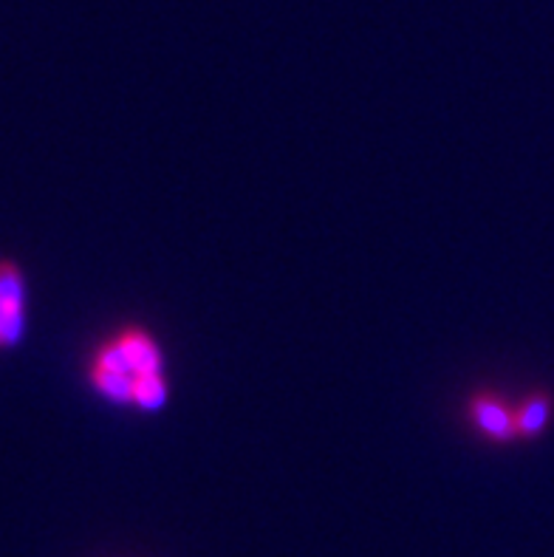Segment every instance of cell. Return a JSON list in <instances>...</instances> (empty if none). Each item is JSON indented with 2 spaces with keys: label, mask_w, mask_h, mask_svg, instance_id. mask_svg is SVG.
Segmentation results:
<instances>
[{
  "label": "cell",
  "mask_w": 554,
  "mask_h": 557,
  "mask_svg": "<svg viewBox=\"0 0 554 557\" xmlns=\"http://www.w3.org/2000/svg\"><path fill=\"white\" fill-rule=\"evenodd\" d=\"M26 304V283L21 269L12 261H0V346H14L23 337V314Z\"/></svg>",
  "instance_id": "obj_1"
},
{
  "label": "cell",
  "mask_w": 554,
  "mask_h": 557,
  "mask_svg": "<svg viewBox=\"0 0 554 557\" xmlns=\"http://www.w3.org/2000/svg\"><path fill=\"white\" fill-rule=\"evenodd\" d=\"M470 419L478 431L484 433L490 442H513L518 438V428H515V408L501 399V396L490 394V391H481L470 399Z\"/></svg>",
  "instance_id": "obj_2"
},
{
  "label": "cell",
  "mask_w": 554,
  "mask_h": 557,
  "mask_svg": "<svg viewBox=\"0 0 554 557\" xmlns=\"http://www.w3.org/2000/svg\"><path fill=\"white\" fill-rule=\"evenodd\" d=\"M116 343L125 351V357L134 366L136 376L141 374H162L164 360H162V348L156 346V339L150 337L148 332L141 329H125V332L116 334Z\"/></svg>",
  "instance_id": "obj_3"
},
{
  "label": "cell",
  "mask_w": 554,
  "mask_h": 557,
  "mask_svg": "<svg viewBox=\"0 0 554 557\" xmlns=\"http://www.w3.org/2000/svg\"><path fill=\"white\" fill-rule=\"evenodd\" d=\"M554 413V399L546 391H534L515 408V428L518 438H538L549 428Z\"/></svg>",
  "instance_id": "obj_4"
},
{
  "label": "cell",
  "mask_w": 554,
  "mask_h": 557,
  "mask_svg": "<svg viewBox=\"0 0 554 557\" xmlns=\"http://www.w3.org/2000/svg\"><path fill=\"white\" fill-rule=\"evenodd\" d=\"M168 403V382L162 374H141L134 380V403L141 410H159Z\"/></svg>",
  "instance_id": "obj_5"
}]
</instances>
